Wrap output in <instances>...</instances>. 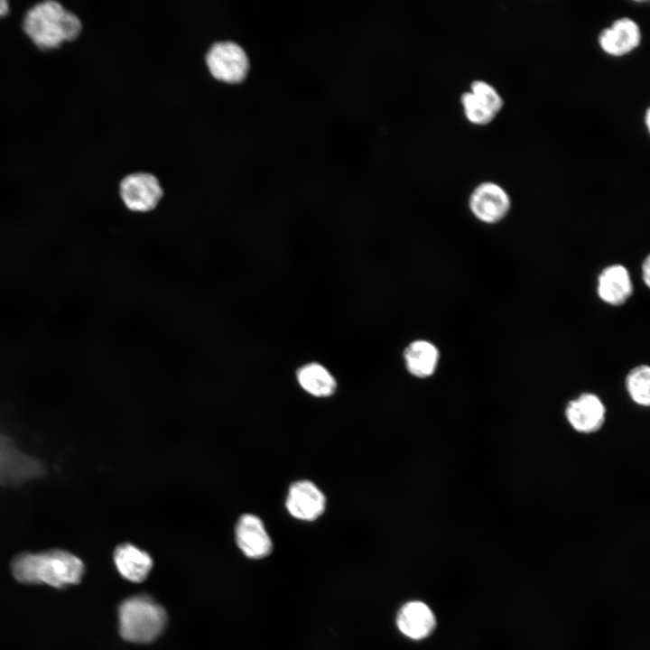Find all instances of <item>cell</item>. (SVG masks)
<instances>
[{
	"mask_svg": "<svg viewBox=\"0 0 650 650\" xmlns=\"http://www.w3.org/2000/svg\"><path fill=\"white\" fill-rule=\"evenodd\" d=\"M11 570L21 583L64 588L80 581L84 564L76 555L55 549L21 553L13 560Z\"/></svg>",
	"mask_w": 650,
	"mask_h": 650,
	"instance_id": "cell-1",
	"label": "cell"
},
{
	"mask_svg": "<svg viewBox=\"0 0 650 650\" xmlns=\"http://www.w3.org/2000/svg\"><path fill=\"white\" fill-rule=\"evenodd\" d=\"M23 29L32 43L42 51L59 48L76 40L81 31L80 19L56 1H43L25 14Z\"/></svg>",
	"mask_w": 650,
	"mask_h": 650,
	"instance_id": "cell-2",
	"label": "cell"
},
{
	"mask_svg": "<svg viewBox=\"0 0 650 650\" xmlns=\"http://www.w3.org/2000/svg\"><path fill=\"white\" fill-rule=\"evenodd\" d=\"M119 633L126 641L149 643L165 627L164 608L146 595H136L124 600L118 610Z\"/></svg>",
	"mask_w": 650,
	"mask_h": 650,
	"instance_id": "cell-3",
	"label": "cell"
},
{
	"mask_svg": "<svg viewBox=\"0 0 650 650\" xmlns=\"http://www.w3.org/2000/svg\"><path fill=\"white\" fill-rule=\"evenodd\" d=\"M211 75L218 80L237 84L243 81L249 70V60L244 49L232 42L213 44L206 56Z\"/></svg>",
	"mask_w": 650,
	"mask_h": 650,
	"instance_id": "cell-4",
	"label": "cell"
},
{
	"mask_svg": "<svg viewBox=\"0 0 650 650\" xmlns=\"http://www.w3.org/2000/svg\"><path fill=\"white\" fill-rule=\"evenodd\" d=\"M469 209L471 214L484 224H497L503 220L511 209V199L507 191L494 181H482L470 192Z\"/></svg>",
	"mask_w": 650,
	"mask_h": 650,
	"instance_id": "cell-5",
	"label": "cell"
},
{
	"mask_svg": "<svg viewBox=\"0 0 650 650\" xmlns=\"http://www.w3.org/2000/svg\"><path fill=\"white\" fill-rule=\"evenodd\" d=\"M119 192L125 207L136 212L153 209L163 195L158 179L147 172L125 176L120 182Z\"/></svg>",
	"mask_w": 650,
	"mask_h": 650,
	"instance_id": "cell-6",
	"label": "cell"
},
{
	"mask_svg": "<svg viewBox=\"0 0 650 650\" xmlns=\"http://www.w3.org/2000/svg\"><path fill=\"white\" fill-rule=\"evenodd\" d=\"M285 507L294 518L313 521L326 509V497L311 481L302 479L293 482L287 493Z\"/></svg>",
	"mask_w": 650,
	"mask_h": 650,
	"instance_id": "cell-7",
	"label": "cell"
},
{
	"mask_svg": "<svg viewBox=\"0 0 650 650\" xmlns=\"http://www.w3.org/2000/svg\"><path fill=\"white\" fill-rule=\"evenodd\" d=\"M642 32L636 21L620 17L602 29L598 36L600 49L612 57H622L636 50L641 43Z\"/></svg>",
	"mask_w": 650,
	"mask_h": 650,
	"instance_id": "cell-8",
	"label": "cell"
},
{
	"mask_svg": "<svg viewBox=\"0 0 650 650\" xmlns=\"http://www.w3.org/2000/svg\"><path fill=\"white\" fill-rule=\"evenodd\" d=\"M235 536L237 546L248 558L261 559L268 556L273 550L272 539L256 515H241L236 525Z\"/></svg>",
	"mask_w": 650,
	"mask_h": 650,
	"instance_id": "cell-9",
	"label": "cell"
},
{
	"mask_svg": "<svg viewBox=\"0 0 650 650\" xmlns=\"http://www.w3.org/2000/svg\"><path fill=\"white\" fill-rule=\"evenodd\" d=\"M565 417L577 432L591 433L599 431L605 422L606 408L593 393H583L571 400L565 407Z\"/></svg>",
	"mask_w": 650,
	"mask_h": 650,
	"instance_id": "cell-10",
	"label": "cell"
},
{
	"mask_svg": "<svg viewBox=\"0 0 650 650\" xmlns=\"http://www.w3.org/2000/svg\"><path fill=\"white\" fill-rule=\"evenodd\" d=\"M633 290L629 270L621 264L607 265L598 274L596 292L599 299L608 305H623L632 296Z\"/></svg>",
	"mask_w": 650,
	"mask_h": 650,
	"instance_id": "cell-11",
	"label": "cell"
},
{
	"mask_svg": "<svg viewBox=\"0 0 650 650\" xmlns=\"http://www.w3.org/2000/svg\"><path fill=\"white\" fill-rule=\"evenodd\" d=\"M436 624L437 620L432 608L420 600L409 601L403 605L396 617L398 630L407 638L415 641L430 636Z\"/></svg>",
	"mask_w": 650,
	"mask_h": 650,
	"instance_id": "cell-12",
	"label": "cell"
},
{
	"mask_svg": "<svg viewBox=\"0 0 650 650\" xmlns=\"http://www.w3.org/2000/svg\"><path fill=\"white\" fill-rule=\"evenodd\" d=\"M114 562L119 573L133 582L144 581L153 567L151 556L129 543H122L116 548Z\"/></svg>",
	"mask_w": 650,
	"mask_h": 650,
	"instance_id": "cell-13",
	"label": "cell"
},
{
	"mask_svg": "<svg viewBox=\"0 0 650 650\" xmlns=\"http://www.w3.org/2000/svg\"><path fill=\"white\" fill-rule=\"evenodd\" d=\"M404 356L408 371L417 377L432 376L440 358L438 348L430 341L422 339L409 344Z\"/></svg>",
	"mask_w": 650,
	"mask_h": 650,
	"instance_id": "cell-14",
	"label": "cell"
},
{
	"mask_svg": "<svg viewBox=\"0 0 650 650\" xmlns=\"http://www.w3.org/2000/svg\"><path fill=\"white\" fill-rule=\"evenodd\" d=\"M296 377L302 388L316 397H327L334 394L337 383L333 376L323 366L309 363L300 367Z\"/></svg>",
	"mask_w": 650,
	"mask_h": 650,
	"instance_id": "cell-15",
	"label": "cell"
},
{
	"mask_svg": "<svg viewBox=\"0 0 650 650\" xmlns=\"http://www.w3.org/2000/svg\"><path fill=\"white\" fill-rule=\"evenodd\" d=\"M626 389L634 403L641 406L650 404V367L641 364L633 367L625 379Z\"/></svg>",
	"mask_w": 650,
	"mask_h": 650,
	"instance_id": "cell-16",
	"label": "cell"
},
{
	"mask_svg": "<svg viewBox=\"0 0 650 650\" xmlns=\"http://www.w3.org/2000/svg\"><path fill=\"white\" fill-rule=\"evenodd\" d=\"M460 102L466 119L473 125H488L497 116L480 102L469 90L461 93Z\"/></svg>",
	"mask_w": 650,
	"mask_h": 650,
	"instance_id": "cell-17",
	"label": "cell"
},
{
	"mask_svg": "<svg viewBox=\"0 0 650 650\" xmlns=\"http://www.w3.org/2000/svg\"><path fill=\"white\" fill-rule=\"evenodd\" d=\"M469 91L486 107L497 115L503 108L504 100L498 91L485 80L476 79L470 83Z\"/></svg>",
	"mask_w": 650,
	"mask_h": 650,
	"instance_id": "cell-18",
	"label": "cell"
},
{
	"mask_svg": "<svg viewBox=\"0 0 650 650\" xmlns=\"http://www.w3.org/2000/svg\"><path fill=\"white\" fill-rule=\"evenodd\" d=\"M641 275L646 287L650 286V256L646 255L641 265Z\"/></svg>",
	"mask_w": 650,
	"mask_h": 650,
	"instance_id": "cell-19",
	"label": "cell"
},
{
	"mask_svg": "<svg viewBox=\"0 0 650 650\" xmlns=\"http://www.w3.org/2000/svg\"><path fill=\"white\" fill-rule=\"evenodd\" d=\"M9 12V4L5 0H0V17L6 15Z\"/></svg>",
	"mask_w": 650,
	"mask_h": 650,
	"instance_id": "cell-20",
	"label": "cell"
},
{
	"mask_svg": "<svg viewBox=\"0 0 650 650\" xmlns=\"http://www.w3.org/2000/svg\"><path fill=\"white\" fill-rule=\"evenodd\" d=\"M645 125L646 128L649 130V129H650V110H649V107L645 110Z\"/></svg>",
	"mask_w": 650,
	"mask_h": 650,
	"instance_id": "cell-21",
	"label": "cell"
}]
</instances>
